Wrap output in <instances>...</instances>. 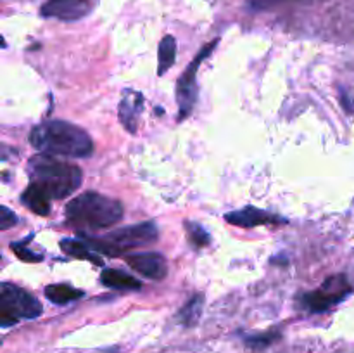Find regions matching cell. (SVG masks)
I'll return each mask as SVG.
<instances>
[{"label": "cell", "instance_id": "11", "mask_svg": "<svg viewBox=\"0 0 354 353\" xmlns=\"http://www.w3.org/2000/svg\"><path fill=\"white\" fill-rule=\"evenodd\" d=\"M144 109V96L135 90L123 92V99L120 102V121L128 132L135 134L137 132L138 116Z\"/></svg>", "mask_w": 354, "mask_h": 353}, {"label": "cell", "instance_id": "18", "mask_svg": "<svg viewBox=\"0 0 354 353\" xmlns=\"http://www.w3.org/2000/svg\"><path fill=\"white\" fill-rule=\"evenodd\" d=\"M187 237H189L190 244L196 246V248H204L211 242V235L203 225L196 224V221H187Z\"/></svg>", "mask_w": 354, "mask_h": 353}, {"label": "cell", "instance_id": "1", "mask_svg": "<svg viewBox=\"0 0 354 353\" xmlns=\"http://www.w3.org/2000/svg\"><path fill=\"white\" fill-rule=\"evenodd\" d=\"M30 142L40 152L66 158H86L93 152V142L83 128L64 120L41 121L31 130Z\"/></svg>", "mask_w": 354, "mask_h": 353}, {"label": "cell", "instance_id": "3", "mask_svg": "<svg viewBox=\"0 0 354 353\" xmlns=\"http://www.w3.org/2000/svg\"><path fill=\"white\" fill-rule=\"evenodd\" d=\"M123 217V204L93 190L80 194L66 206V218L80 232H95L113 227Z\"/></svg>", "mask_w": 354, "mask_h": 353}, {"label": "cell", "instance_id": "15", "mask_svg": "<svg viewBox=\"0 0 354 353\" xmlns=\"http://www.w3.org/2000/svg\"><path fill=\"white\" fill-rule=\"evenodd\" d=\"M45 296L54 305H68L83 298V291L76 289L69 284H50V286L45 287Z\"/></svg>", "mask_w": 354, "mask_h": 353}, {"label": "cell", "instance_id": "20", "mask_svg": "<svg viewBox=\"0 0 354 353\" xmlns=\"http://www.w3.org/2000/svg\"><path fill=\"white\" fill-rule=\"evenodd\" d=\"M10 249H12V253H16L17 258H21L23 262L37 263L41 262V258H44L40 253H33L31 249H28V246H24L23 242H10Z\"/></svg>", "mask_w": 354, "mask_h": 353}, {"label": "cell", "instance_id": "19", "mask_svg": "<svg viewBox=\"0 0 354 353\" xmlns=\"http://www.w3.org/2000/svg\"><path fill=\"white\" fill-rule=\"evenodd\" d=\"M279 338V332H265V334L249 336V338H245V343H248V346H251V348L263 350L266 348V346L272 345L273 341H277Z\"/></svg>", "mask_w": 354, "mask_h": 353}, {"label": "cell", "instance_id": "12", "mask_svg": "<svg viewBox=\"0 0 354 353\" xmlns=\"http://www.w3.org/2000/svg\"><path fill=\"white\" fill-rule=\"evenodd\" d=\"M21 201H23L24 206L30 208L35 215H40V217H48V215H50L52 197L48 196L41 187H38L37 183H28L24 192L21 194Z\"/></svg>", "mask_w": 354, "mask_h": 353}, {"label": "cell", "instance_id": "10", "mask_svg": "<svg viewBox=\"0 0 354 353\" xmlns=\"http://www.w3.org/2000/svg\"><path fill=\"white\" fill-rule=\"evenodd\" d=\"M225 220L232 225H237V227L244 228H252L259 227V225H270V224H286L282 217L279 215H273L270 211L259 210L254 206H245L242 210L230 211V213L225 215Z\"/></svg>", "mask_w": 354, "mask_h": 353}, {"label": "cell", "instance_id": "16", "mask_svg": "<svg viewBox=\"0 0 354 353\" xmlns=\"http://www.w3.org/2000/svg\"><path fill=\"white\" fill-rule=\"evenodd\" d=\"M204 307V296L203 294H194L178 311V320L180 324L185 325V327H192L199 322L201 314H203Z\"/></svg>", "mask_w": 354, "mask_h": 353}, {"label": "cell", "instance_id": "8", "mask_svg": "<svg viewBox=\"0 0 354 353\" xmlns=\"http://www.w3.org/2000/svg\"><path fill=\"white\" fill-rule=\"evenodd\" d=\"M99 0H47L40 14L59 21H78L93 12Z\"/></svg>", "mask_w": 354, "mask_h": 353}, {"label": "cell", "instance_id": "17", "mask_svg": "<svg viewBox=\"0 0 354 353\" xmlns=\"http://www.w3.org/2000/svg\"><path fill=\"white\" fill-rule=\"evenodd\" d=\"M176 59V42L171 35H166L159 44V54H158V73L165 75Z\"/></svg>", "mask_w": 354, "mask_h": 353}, {"label": "cell", "instance_id": "21", "mask_svg": "<svg viewBox=\"0 0 354 353\" xmlns=\"http://www.w3.org/2000/svg\"><path fill=\"white\" fill-rule=\"evenodd\" d=\"M17 221L19 220H17V217L14 211H10L7 206L0 208V228H2V230H7V228L14 227Z\"/></svg>", "mask_w": 354, "mask_h": 353}, {"label": "cell", "instance_id": "22", "mask_svg": "<svg viewBox=\"0 0 354 353\" xmlns=\"http://www.w3.org/2000/svg\"><path fill=\"white\" fill-rule=\"evenodd\" d=\"M279 2H282V0H252L251 6L254 7V9L263 10V9H268V7L277 6Z\"/></svg>", "mask_w": 354, "mask_h": 353}, {"label": "cell", "instance_id": "14", "mask_svg": "<svg viewBox=\"0 0 354 353\" xmlns=\"http://www.w3.org/2000/svg\"><path fill=\"white\" fill-rule=\"evenodd\" d=\"M61 249L66 255L73 256V258L78 260H86V262H92L95 265H102V260L97 251H93L92 246L85 241V239H62L61 241Z\"/></svg>", "mask_w": 354, "mask_h": 353}, {"label": "cell", "instance_id": "5", "mask_svg": "<svg viewBox=\"0 0 354 353\" xmlns=\"http://www.w3.org/2000/svg\"><path fill=\"white\" fill-rule=\"evenodd\" d=\"M40 301L24 291L23 287L3 282L0 286V324L2 327H10L21 320L37 318L41 315Z\"/></svg>", "mask_w": 354, "mask_h": 353}, {"label": "cell", "instance_id": "6", "mask_svg": "<svg viewBox=\"0 0 354 353\" xmlns=\"http://www.w3.org/2000/svg\"><path fill=\"white\" fill-rule=\"evenodd\" d=\"M351 291L353 286L349 284L348 277L344 273H337V275L327 277L318 289L304 293L301 296V305L304 310L320 314V311H327L341 303L346 296L351 294Z\"/></svg>", "mask_w": 354, "mask_h": 353}, {"label": "cell", "instance_id": "9", "mask_svg": "<svg viewBox=\"0 0 354 353\" xmlns=\"http://www.w3.org/2000/svg\"><path fill=\"white\" fill-rule=\"evenodd\" d=\"M124 260H127L128 266H131L135 272L147 279L161 280L168 273L166 258L159 253H135V255H127Z\"/></svg>", "mask_w": 354, "mask_h": 353}, {"label": "cell", "instance_id": "7", "mask_svg": "<svg viewBox=\"0 0 354 353\" xmlns=\"http://www.w3.org/2000/svg\"><path fill=\"white\" fill-rule=\"evenodd\" d=\"M218 45V38H214L213 42H209L207 45H204L199 51V54L196 55L194 61H190V64L187 66L185 71L182 73V76L178 78V85H176V102H178V121H183L194 109V104L197 100V71H199V66L204 59H207L211 55V52L214 51V47Z\"/></svg>", "mask_w": 354, "mask_h": 353}, {"label": "cell", "instance_id": "13", "mask_svg": "<svg viewBox=\"0 0 354 353\" xmlns=\"http://www.w3.org/2000/svg\"><path fill=\"white\" fill-rule=\"evenodd\" d=\"M100 282L111 289H124V291H138L142 287V282L135 279L130 273L123 272L118 269H106L100 273Z\"/></svg>", "mask_w": 354, "mask_h": 353}, {"label": "cell", "instance_id": "2", "mask_svg": "<svg viewBox=\"0 0 354 353\" xmlns=\"http://www.w3.org/2000/svg\"><path fill=\"white\" fill-rule=\"evenodd\" d=\"M31 183L45 190L52 199H64L82 185V170L71 163L61 161L52 154H35L26 166Z\"/></svg>", "mask_w": 354, "mask_h": 353}, {"label": "cell", "instance_id": "4", "mask_svg": "<svg viewBox=\"0 0 354 353\" xmlns=\"http://www.w3.org/2000/svg\"><path fill=\"white\" fill-rule=\"evenodd\" d=\"M80 237L85 239L93 251L106 256H121L131 249L142 248V246H151L158 241L159 232L154 221H142V224L128 225V227L118 228L109 232L102 237H93L90 234L78 232Z\"/></svg>", "mask_w": 354, "mask_h": 353}]
</instances>
